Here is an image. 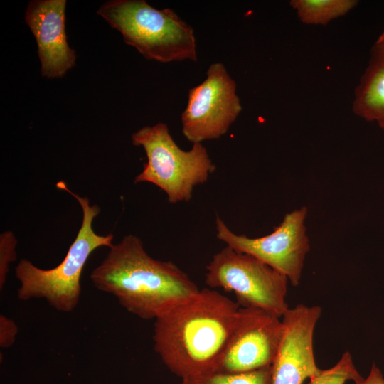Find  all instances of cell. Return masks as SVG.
Returning <instances> with one entry per match:
<instances>
[{
  "instance_id": "cell-19",
  "label": "cell",
  "mask_w": 384,
  "mask_h": 384,
  "mask_svg": "<svg viewBox=\"0 0 384 384\" xmlns=\"http://www.w3.org/2000/svg\"><path fill=\"white\" fill-rule=\"evenodd\" d=\"M375 43L384 47V31L380 35V36L378 37V40L376 41Z\"/></svg>"
},
{
  "instance_id": "cell-2",
  "label": "cell",
  "mask_w": 384,
  "mask_h": 384,
  "mask_svg": "<svg viewBox=\"0 0 384 384\" xmlns=\"http://www.w3.org/2000/svg\"><path fill=\"white\" fill-rule=\"evenodd\" d=\"M90 279L98 290L112 294L128 312L145 320L155 319L200 290L174 262L151 257L141 239L131 234L110 247Z\"/></svg>"
},
{
  "instance_id": "cell-10",
  "label": "cell",
  "mask_w": 384,
  "mask_h": 384,
  "mask_svg": "<svg viewBox=\"0 0 384 384\" xmlns=\"http://www.w3.org/2000/svg\"><path fill=\"white\" fill-rule=\"evenodd\" d=\"M321 314L320 306L299 304L283 315V336L272 366V384H303L321 372L313 346L314 329Z\"/></svg>"
},
{
  "instance_id": "cell-15",
  "label": "cell",
  "mask_w": 384,
  "mask_h": 384,
  "mask_svg": "<svg viewBox=\"0 0 384 384\" xmlns=\"http://www.w3.org/2000/svg\"><path fill=\"white\" fill-rule=\"evenodd\" d=\"M363 379L354 366L351 354L346 351L336 365L321 370L317 375L309 379V384H345L348 380L358 384Z\"/></svg>"
},
{
  "instance_id": "cell-14",
  "label": "cell",
  "mask_w": 384,
  "mask_h": 384,
  "mask_svg": "<svg viewBox=\"0 0 384 384\" xmlns=\"http://www.w3.org/2000/svg\"><path fill=\"white\" fill-rule=\"evenodd\" d=\"M185 384H272V366L245 373L211 372L183 380Z\"/></svg>"
},
{
  "instance_id": "cell-12",
  "label": "cell",
  "mask_w": 384,
  "mask_h": 384,
  "mask_svg": "<svg viewBox=\"0 0 384 384\" xmlns=\"http://www.w3.org/2000/svg\"><path fill=\"white\" fill-rule=\"evenodd\" d=\"M353 112L384 129V47L376 43L361 77L353 103Z\"/></svg>"
},
{
  "instance_id": "cell-16",
  "label": "cell",
  "mask_w": 384,
  "mask_h": 384,
  "mask_svg": "<svg viewBox=\"0 0 384 384\" xmlns=\"http://www.w3.org/2000/svg\"><path fill=\"white\" fill-rule=\"evenodd\" d=\"M17 240L11 231L0 235V289L2 290L9 272V265L16 260Z\"/></svg>"
},
{
  "instance_id": "cell-5",
  "label": "cell",
  "mask_w": 384,
  "mask_h": 384,
  "mask_svg": "<svg viewBox=\"0 0 384 384\" xmlns=\"http://www.w3.org/2000/svg\"><path fill=\"white\" fill-rule=\"evenodd\" d=\"M132 142L142 146L147 157L134 183L154 184L165 192L170 203L190 201L193 188L205 183L215 170L201 143L193 144L188 151L182 150L165 123L139 129L132 134Z\"/></svg>"
},
{
  "instance_id": "cell-17",
  "label": "cell",
  "mask_w": 384,
  "mask_h": 384,
  "mask_svg": "<svg viewBox=\"0 0 384 384\" xmlns=\"http://www.w3.org/2000/svg\"><path fill=\"white\" fill-rule=\"evenodd\" d=\"M18 329L10 318L0 315V347L8 348L15 342Z\"/></svg>"
},
{
  "instance_id": "cell-1",
  "label": "cell",
  "mask_w": 384,
  "mask_h": 384,
  "mask_svg": "<svg viewBox=\"0 0 384 384\" xmlns=\"http://www.w3.org/2000/svg\"><path fill=\"white\" fill-rule=\"evenodd\" d=\"M240 309L215 289H200L154 319L155 352L182 380L215 372Z\"/></svg>"
},
{
  "instance_id": "cell-7",
  "label": "cell",
  "mask_w": 384,
  "mask_h": 384,
  "mask_svg": "<svg viewBox=\"0 0 384 384\" xmlns=\"http://www.w3.org/2000/svg\"><path fill=\"white\" fill-rule=\"evenodd\" d=\"M307 208L303 206L285 215L282 223L265 236L251 238L237 235L216 216V236L230 248L249 254L284 274L290 284L299 285L309 242L305 219Z\"/></svg>"
},
{
  "instance_id": "cell-9",
  "label": "cell",
  "mask_w": 384,
  "mask_h": 384,
  "mask_svg": "<svg viewBox=\"0 0 384 384\" xmlns=\"http://www.w3.org/2000/svg\"><path fill=\"white\" fill-rule=\"evenodd\" d=\"M283 331L279 317L259 309L240 307L215 371L245 373L272 366Z\"/></svg>"
},
{
  "instance_id": "cell-3",
  "label": "cell",
  "mask_w": 384,
  "mask_h": 384,
  "mask_svg": "<svg viewBox=\"0 0 384 384\" xmlns=\"http://www.w3.org/2000/svg\"><path fill=\"white\" fill-rule=\"evenodd\" d=\"M56 187L72 195L81 206L82 220L78 234L56 267L41 269L28 260L22 259L15 268V275L20 283L17 292L19 299H44L57 311L69 313L78 304L80 278L89 257L100 247H112L114 235H100L92 229L93 220L100 212L97 205L90 206L87 197L73 193L64 181H58Z\"/></svg>"
},
{
  "instance_id": "cell-18",
  "label": "cell",
  "mask_w": 384,
  "mask_h": 384,
  "mask_svg": "<svg viewBox=\"0 0 384 384\" xmlns=\"http://www.w3.org/2000/svg\"><path fill=\"white\" fill-rule=\"evenodd\" d=\"M358 384H384V377L375 364H373L366 378Z\"/></svg>"
},
{
  "instance_id": "cell-6",
  "label": "cell",
  "mask_w": 384,
  "mask_h": 384,
  "mask_svg": "<svg viewBox=\"0 0 384 384\" xmlns=\"http://www.w3.org/2000/svg\"><path fill=\"white\" fill-rule=\"evenodd\" d=\"M206 269L208 287L233 292L242 308L259 309L279 318L289 309L288 279L249 254L226 246L213 256Z\"/></svg>"
},
{
  "instance_id": "cell-8",
  "label": "cell",
  "mask_w": 384,
  "mask_h": 384,
  "mask_svg": "<svg viewBox=\"0 0 384 384\" xmlns=\"http://www.w3.org/2000/svg\"><path fill=\"white\" fill-rule=\"evenodd\" d=\"M236 88L223 63L209 66L206 79L189 90L181 114L182 132L189 142L202 143L226 134L242 110Z\"/></svg>"
},
{
  "instance_id": "cell-11",
  "label": "cell",
  "mask_w": 384,
  "mask_h": 384,
  "mask_svg": "<svg viewBox=\"0 0 384 384\" xmlns=\"http://www.w3.org/2000/svg\"><path fill=\"white\" fill-rule=\"evenodd\" d=\"M65 0H33L26 11L25 21L36 38L46 78H61L75 65V53L65 33Z\"/></svg>"
},
{
  "instance_id": "cell-20",
  "label": "cell",
  "mask_w": 384,
  "mask_h": 384,
  "mask_svg": "<svg viewBox=\"0 0 384 384\" xmlns=\"http://www.w3.org/2000/svg\"><path fill=\"white\" fill-rule=\"evenodd\" d=\"M181 384H185V383H183L181 382Z\"/></svg>"
},
{
  "instance_id": "cell-4",
  "label": "cell",
  "mask_w": 384,
  "mask_h": 384,
  "mask_svg": "<svg viewBox=\"0 0 384 384\" xmlns=\"http://www.w3.org/2000/svg\"><path fill=\"white\" fill-rule=\"evenodd\" d=\"M97 14L147 60L197 61L193 28L169 8L158 9L144 0H112Z\"/></svg>"
},
{
  "instance_id": "cell-13",
  "label": "cell",
  "mask_w": 384,
  "mask_h": 384,
  "mask_svg": "<svg viewBox=\"0 0 384 384\" xmlns=\"http://www.w3.org/2000/svg\"><path fill=\"white\" fill-rule=\"evenodd\" d=\"M357 4L355 0H292L289 3L300 21L310 25H326L346 14Z\"/></svg>"
}]
</instances>
